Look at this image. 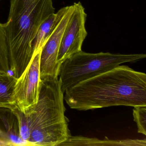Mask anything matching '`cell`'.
<instances>
[{
    "label": "cell",
    "instance_id": "1",
    "mask_svg": "<svg viewBox=\"0 0 146 146\" xmlns=\"http://www.w3.org/2000/svg\"><path fill=\"white\" fill-rule=\"evenodd\" d=\"M72 109L87 111L113 106H146V74L119 65L66 90Z\"/></svg>",
    "mask_w": 146,
    "mask_h": 146
},
{
    "label": "cell",
    "instance_id": "13",
    "mask_svg": "<svg viewBox=\"0 0 146 146\" xmlns=\"http://www.w3.org/2000/svg\"><path fill=\"white\" fill-rule=\"evenodd\" d=\"M8 146V144L4 141L0 140V146Z\"/></svg>",
    "mask_w": 146,
    "mask_h": 146
},
{
    "label": "cell",
    "instance_id": "14",
    "mask_svg": "<svg viewBox=\"0 0 146 146\" xmlns=\"http://www.w3.org/2000/svg\"><path fill=\"white\" fill-rule=\"evenodd\" d=\"M0 140H1V139H0Z\"/></svg>",
    "mask_w": 146,
    "mask_h": 146
},
{
    "label": "cell",
    "instance_id": "10",
    "mask_svg": "<svg viewBox=\"0 0 146 146\" xmlns=\"http://www.w3.org/2000/svg\"><path fill=\"white\" fill-rule=\"evenodd\" d=\"M17 80L9 73L0 74V108L11 109L14 106L12 105L11 100Z\"/></svg>",
    "mask_w": 146,
    "mask_h": 146
},
{
    "label": "cell",
    "instance_id": "3",
    "mask_svg": "<svg viewBox=\"0 0 146 146\" xmlns=\"http://www.w3.org/2000/svg\"><path fill=\"white\" fill-rule=\"evenodd\" d=\"M54 12L52 0H10L5 24L10 71L17 79L32 59V43L38 29Z\"/></svg>",
    "mask_w": 146,
    "mask_h": 146
},
{
    "label": "cell",
    "instance_id": "4",
    "mask_svg": "<svg viewBox=\"0 0 146 146\" xmlns=\"http://www.w3.org/2000/svg\"><path fill=\"white\" fill-rule=\"evenodd\" d=\"M143 54L89 53L80 51L62 63L59 76L63 93L77 84L107 71L121 64L145 58Z\"/></svg>",
    "mask_w": 146,
    "mask_h": 146
},
{
    "label": "cell",
    "instance_id": "11",
    "mask_svg": "<svg viewBox=\"0 0 146 146\" xmlns=\"http://www.w3.org/2000/svg\"><path fill=\"white\" fill-rule=\"evenodd\" d=\"M10 71L5 24L0 23V74Z\"/></svg>",
    "mask_w": 146,
    "mask_h": 146
},
{
    "label": "cell",
    "instance_id": "6",
    "mask_svg": "<svg viewBox=\"0 0 146 146\" xmlns=\"http://www.w3.org/2000/svg\"><path fill=\"white\" fill-rule=\"evenodd\" d=\"M73 5V11L63 34L57 57V63L60 66L65 60L82 51L83 43L88 35L85 9L80 2Z\"/></svg>",
    "mask_w": 146,
    "mask_h": 146
},
{
    "label": "cell",
    "instance_id": "2",
    "mask_svg": "<svg viewBox=\"0 0 146 146\" xmlns=\"http://www.w3.org/2000/svg\"><path fill=\"white\" fill-rule=\"evenodd\" d=\"M64 97L59 78L41 80L35 107L25 113L15 106L11 109L18 119L20 136L29 146H60L72 136Z\"/></svg>",
    "mask_w": 146,
    "mask_h": 146
},
{
    "label": "cell",
    "instance_id": "12",
    "mask_svg": "<svg viewBox=\"0 0 146 146\" xmlns=\"http://www.w3.org/2000/svg\"><path fill=\"white\" fill-rule=\"evenodd\" d=\"M134 120L136 123L138 133L146 135V106H136L133 109Z\"/></svg>",
    "mask_w": 146,
    "mask_h": 146
},
{
    "label": "cell",
    "instance_id": "8",
    "mask_svg": "<svg viewBox=\"0 0 146 146\" xmlns=\"http://www.w3.org/2000/svg\"><path fill=\"white\" fill-rule=\"evenodd\" d=\"M0 139L8 146H29L21 138L18 119L10 108H0Z\"/></svg>",
    "mask_w": 146,
    "mask_h": 146
},
{
    "label": "cell",
    "instance_id": "9",
    "mask_svg": "<svg viewBox=\"0 0 146 146\" xmlns=\"http://www.w3.org/2000/svg\"><path fill=\"white\" fill-rule=\"evenodd\" d=\"M69 7L70 6L63 7L57 13L51 14L41 25L32 43L33 56L41 51L44 44Z\"/></svg>",
    "mask_w": 146,
    "mask_h": 146
},
{
    "label": "cell",
    "instance_id": "5",
    "mask_svg": "<svg viewBox=\"0 0 146 146\" xmlns=\"http://www.w3.org/2000/svg\"><path fill=\"white\" fill-rule=\"evenodd\" d=\"M40 53L32 56L29 65L17 80L12 94V105L23 113L35 107L39 99Z\"/></svg>",
    "mask_w": 146,
    "mask_h": 146
},
{
    "label": "cell",
    "instance_id": "7",
    "mask_svg": "<svg viewBox=\"0 0 146 146\" xmlns=\"http://www.w3.org/2000/svg\"><path fill=\"white\" fill-rule=\"evenodd\" d=\"M73 5L63 16L42 49L40 56V78L41 80L58 78L60 66L57 57L61 39L66 27L73 11Z\"/></svg>",
    "mask_w": 146,
    "mask_h": 146
}]
</instances>
